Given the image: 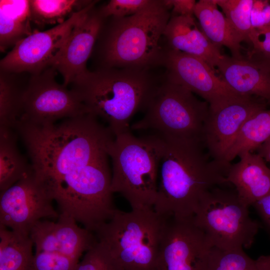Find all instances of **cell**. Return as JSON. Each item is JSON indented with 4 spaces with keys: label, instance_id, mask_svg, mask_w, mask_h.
Segmentation results:
<instances>
[{
    "label": "cell",
    "instance_id": "31",
    "mask_svg": "<svg viewBox=\"0 0 270 270\" xmlns=\"http://www.w3.org/2000/svg\"><path fill=\"white\" fill-rule=\"evenodd\" d=\"M74 270H118L108 256L96 244L88 250Z\"/></svg>",
    "mask_w": 270,
    "mask_h": 270
},
{
    "label": "cell",
    "instance_id": "15",
    "mask_svg": "<svg viewBox=\"0 0 270 270\" xmlns=\"http://www.w3.org/2000/svg\"><path fill=\"white\" fill-rule=\"evenodd\" d=\"M104 20L96 4L73 28L52 66L62 76L64 86L72 84L89 70L86 63L91 58Z\"/></svg>",
    "mask_w": 270,
    "mask_h": 270
},
{
    "label": "cell",
    "instance_id": "32",
    "mask_svg": "<svg viewBox=\"0 0 270 270\" xmlns=\"http://www.w3.org/2000/svg\"><path fill=\"white\" fill-rule=\"evenodd\" d=\"M249 44L252 48L248 54V58L252 60L270 59V27L252 30Z\"/></svg>",
    "mask_w": 270,
    "mask_h": 270
},
{
    "label": "cell",
    "instance_id": "7",
    "mask_svg": "<svg viewBox=\"0 0 270 270\" xmlns=\"http://www.w3.org/2000/svg\"><path fill=\"white\" fill-rule=\"evenodd\" d=\"M144 117L130 129L152 130L163 138L202 142V134L210 106L183 86L165 75L146 109Z\"/></svg>",
    "mask_w": 270,
    "mask_h": 270
},
{
    "label": "cell",
    "instance_id": "26",
    "mask_svg": "<svg viewBox=\"0 0 270 270\" xmlns=\"http://www.w3.org/2000/svg\"><path fill=\"white\" fill-rule=\"evenodd\" d=\"M0 70V128L16 130L20 114L21 97L26 86L18 74Z\"/></svg>",
    "mask_w": 270,
    "mask_h": 270
},
{
    "label": "cell",
    "instance_id": "10",
    "mask_svg": "<svg viewBox=\"0 0 270 270\" xmlns=\"http://www.w3.org/2000/svg\"><path fill=\"white\" fill-rule=\"evenodd\" d=\"M98 0H93L63 23L44 31L36 30L18 42L0 61V70L30 75L52 66L73 28Z\"/></svg>",
    "mask_w": 270,
    "mask_h": 270
},
{
    "label": "cell",
    "instance_id": "30",
    "mask_svg": "<svg viewBox=\"0 0 270 270\" xmlns=\"http://www.w3.org/2000/svg\"><path fill=\"white\" fill-rule=\"evenodd\" d=\"M152 0H110L99 7L104 18H124L132 16L147 6Z\"/></svg>",
    "mask_w": 270,
    "mask_h": 270
},
{
    "label": "cell",
    "instance_id": "27",
    "mask_svg": "<svg viewBox=\"0 0 270 270\" xmlns=\"http://www.w3.org/2000/svg\"><path fill=\"white\" fill-rule=\"evenodd\" d=\"M222 10L232 30L240 42L249 44L252 30L251 11L254 0H214Z\"/></svg>",
    "mask_w": 270,
    "mask_h": 270
},
{
    "label": "cell",
    "instance_id": "37",
    "mask_svg": "<svg viewBox=\"0 0 270 270\" xmlns=\"http://www.w3.org/2000/svg\"><path fill=\"white\" fill-rule=\"evenodd\" d=\"M256 262L259 270H270V255L260 256Z\"/></svg>",
    "mask_w": 270,
    "mask_h": 270
},
{
    "label": "cell",
    "instance_id": "2",
    "mask_svg": "<svg viewBox=\"0 0 270 270\" xmlns=\"http://www.w3.org/2000/svg\"><path fill=\"white\" fill-rule=\"evenodd\" d=\"M163 138L164 147L153 208L166 218L192 217L206 192L228 184L226 172L210 158L202 142Z\"/></svg>",
    "mask_w": 270,
    "mask_h": 270
},
{
    "label": "cell",
    "instance_id": "34",
    "mask_svg": "<svg viewBox=\"0 0 270 270\" xmlns=\"http://www.w3.org/2000/svg\"><path fill=\"white\" fill-rule=\"evenodd\" d=\"M164 4L172 9L170 16H194L196 2L194 0H162Z\"/></svg>",
    "mask_w": 270,
    "mask_h": 270
},
{
    "label": "cell",
    "instance_id": "9",
    "mask_svg": "<svg viewBox=\"0 0 270 270\" xmlns=\"http://www.w3.org/2000/svg\"><path fill=\"white\" fill-rule=\"evenodd\" d=\"M56 73L50 67L40 74L30 75L22 95L17 124L48 125L61 118L88 114L78 94L56 82Z\"/></svg>",
    "mask_w": 270,
    "mask_h": 270
},
{
    "label": "cell",
    "instance_id": "11",
    "mask_svg": "<svg viewBox=\"0 0 270 270\" xmlns=\"http://www.w3.org/2000/svg\"><path fill=\"white\" fill-rule=\"evenodd\" d=\"M53 201L31 168L13 186L0 192V225L30 236L32 226L42 218H58Z\"/></svg>",
    "mask_w": 270,
    "mask_h": 270
},
{
    "label": "cell",
    "instance_id": "24",
    "mask_svg": "<svg viewBox=\"0 0 270 270\" xmlns=\"http://www.w3.org/2000/svg\"><path fill=\"white\" fill-rule=\"evenodd\" d=\"M270 138V109L260 110L243 124L226 158L228 166L241 153L257 150Z\"/></svg>",
    "mask_w": 270,
    "mask_h": 270
},
{
    "label": "cell",
    "instance_id": "36",
    "mask_svg": "<svg viewBox=\"0 0 270 270\" xmlns=\"http://www.w3.org/2000/svg\"><path fill=\"white\" fill-rule=\"evenodd\" d=\"M258 154L266 161L270 162V138L262 144L258 149Z\"/></svg>",
    "mask_w": 270,
    "mask_h": 270
},
{
    "label": "cell",
    "instance_id": "3",
    "mask_svg": "<svg viewBox=\"0 0 270 270\" xmlns=\"http://www.w3.org/2000/svg\"><path fill=\"white\" fill-rule=\"evenodd\" d=\"M162 0H152L136 14L104 18L91 58L96 69L150 70L162 65L161 38L170 18Z\"/></svg>",
    "mask_w": 270,
    "mask_h": 270
},
{
    "label": "cell",
    "instance_id": "35",
    "mask_svg": "<svg viewBox=\"0 0 270 270\" xmlns=\"http://www.w3.org/2000/svg\"><path fill=\"white\" fill-rule=\"evenodd\" d=\"M252 206L264 225L270 230V194L257 202Z\"/></svg>",
    "mask_w": 270,
    "mask_h": 270
},
{
    "label": "cell",
    "instance_id": "1",
    "mask_svg": "<svg viewBox=\"0 0 270 270\" xmlns=\"http://www.w3.org/2000/svg\"><path fill=\"white\" fill-rule=\"evenodd\" d=\"M16 130L27 150L34 174L45 186L108 153L114 138L106 126L90 114L58 124L20 122Z\"/></svg>",
    "mask_w": 270,
    "mask_h": 270
},
{
    "label": "cell",
    "instance_id": "22",
    "mask_svg": "<svg viewBox=\"0 0 270 270\" xmlns=\"http://www.w3.org/2000/svg\"><path fill=\"white\" fill-rule=\"evenodd\" d=\"M18 133L13 128H0V190L8 189L32 168L17 146Z\"/></svg>",
    "mask_w": 270,
    "mask_h": 270
},
{
    "label": "cell",
    "instance_id": "12",
    "mask_svg": "<svg viewBox=\"0 0 270 270\" xmlns=\"http://www.w3.org/2000/svg\"><path fill=\"white\" fill-rule=\"evenodd\" d=\"M212 247L192 217L168 218L158 270H208Z\"/></svg>",
    "mask_w": 270,
    "mask_h": 270
},
{
    "label": "cell",
    "instance_id": "18",
    "mask_svg": "<svg viewBox=\"0 0 270 270\" xmlns=\"http://www.w3.org/2000/svg\"><path fill=\"white\" fill-rule=\"evenodd\" d=\"M163 38L166 48L199 58L214 70L224 56L199 29L194 16H170Z\"/></svg>",
    "mask_w": 270,
    "mask_h": 270
},
{
    "label": "cell",
    "instance_id": "23",
    "mask_svg": "<svg viewBox=\"0 0 270 270\" xmlns=\"http://www.w3.org/2000/svg\"><path fill=\"white\" fill-rule=\"evenodd\" d=\"M33 246L30 236L0 225V270H34Z\"/></svg>",
    "mask_w": 270,
    "mask_h": 270
},
{
    "label": "cell",
    "instance_id": "19",
    "mask_svg": "<svg viewBox=\"0 0 270 270\" xmlns=\"http://www.w3.org/2000/svg\"><path fill=\"white\" fill-rule=\"evenodd\" d=\"M240 160L230 166L226 174L241 200L249 207L270 194V168L258 154L245 152Z\"/></svg>",
    "mask_w": 270,
    "mask_h": 270
},
{
    "label": "cell",
    "instance_id": "8",
    "mask_svg": "<svg viewBox=\"0 0 270 270\" xmlns=\"http://www.w3.org/2000/svg\"><path fill=\"white\" fill-rule=\"evenodd\" d=\"M248 208L236 190L216 186L202 196L192 220L212 247L247 248L260 228L250 216Z\"/></svg>",
    "mask_w": 270,
    "mask_h": 270
},
{
    "label": "cell",
    "instance_id": "5",
    "mask_svg": "<svg viewBox=\"0 0 270 270\" xmlns=\"http://www.w3.org/2000/svg\"><path fill=\"white\" fill-rule=\"evenodd\" d=\"M167 220L154 208L116 209L94 234L118 270H158Z\"/></svg>",
    "mask_w": 270,
    "mask_h": 270
},
{
    "label": "cell",
    "instance_id": "29",
    "mask_svg": "<svg viewBox=\"0 0 270 270\" xmlns=\"http://www.w3.org/2000/svg\"><path fill=\"white\" fill-rule=\"evenodd\" d=\"M79 260L58 253L36 252L34 270H74Z\"/></svg>",
    "mask_w": 270,
    "mask_h": 270
},
{
    "label": "cell",
    "instance_id": "25",
    "mask_svg": "<svg viewBox=\"0 0 270 270\" xmlns=\"http://www.w3.org/2000/svg\"><path fill=\"white\" fill-rule=\"evenodd\" d=\"M92 0H30L32 23L38 26L60 24L90 4Z\"/></svg>",
    "mask_w": 270,
    "mask_h": 270
},
{
    "label": "cell",
    "instance_id": "4",
    "mask_svg": "<svg viewBox=\"0 0 270 270\" xmlns=\"http://www.w3.org/2000/svg\"><path fill=\"white\" fill-rule=\"evenodd\" d=\"M162 80L148 70L102 68L71 84L88 114L104 121L116 136L130 131V120L146 110Z\"/></svg>",
    "mask_w": 270,
    "mask_h": 270
},
{
    "label": "cell",
    "instance_id": "20",
    "mask_svg": "<svg viewBox=\"0 0 270 270\" xmlns=\"http://www.w3.org/2000/svg\"><path fill=\"white\" fill-rule=\"evenodd\" d=\"M194 15L199 22L201 30L212 44L219 48L222 46L226 47L232 57L242 56L241 42L224 14L219 10L214 0H200L196 2Z\"/></svg>",
    "mask_w": 270,
    "mask_h": 270
},
{
    "label": "cell",
    "instance_id": "6",
    "mask_svg": "<svg viewBox=\"0 0 270 270\" xmlns=\"http://www.w3.org/2000/svg\"><path fill=\"white\" fill-rule=\"evenodd\" d=\"M164 139L156 134L137 137L130 131L114 136L108 149L112 162L111 190L132 210L153 208Z\"/></svg>",
    "mask_w": 270,
    "mask_h": 270
},
{
    "label": "cell",
    "instance_id": "28",
    "mask_svg": "<svg viewBox=\"0 0 270 270\" xmlns=\"http://www.w3.org/2000/svg\"><path fill=\"white\" fill-rule=\"evenodd\" d=\"M208 270H259L256 260L246 254L243 248L210 249Z\"/></svg>",
    "mask_w": 270,
    "mask_h": 270
},
{
    "label": "cell",
    "instance_id": "16",
    "mask_svg": "<svg viewBox=\"0 0 270 270\" xmlns=\"http://www.w3.org/2000/svg\"><path fill=\"white\" fill-rule=\"evenodd\" d=\"M94 233L79 226L71 216L60 214L56 222H38L29 236L36 252L58 253L79 260L84 252L96 244Z\"/></svg>",
    "mask_w": 270,
    "mask_h": 270
},
{
    "label": "cell",
    "instance_id": "21",
    "mask_svg": "<svg viewBox=\"0 0 270 270\" xmlns=\"http://www.w3.org/2000/svg\"><path fill=\"white\" fill-rule=\"evenodd\" d=\"M28 0H0V50L4 52L33 32Z\"/></svg>",
    "mask_w": 270,
    "mask_h": 270
},
{
    "label": "cell",
    "instance_id": "13",
    "mask_svg": "<svg viewBox=\"0 0 270 270\" xmlns=\"http://www.w3.org/2000/svg\"><path fill=\"white\" fill-rule=\"evenodd\" d=\"M267 102L254 96H239L216 110H210L204 126L202 143L216 164L226 172V154L244 122Z\"/></svg>",
    "mask_w": 270,
    "mask_h": 270
},
{
    "label": "cell",
    "instance_id": "38",
    "mask_svg": "<svg viewBox=\"0 0 270 270\" xmlns=\"http://www.w3.org/2000/svg\"><path fill=\"white\" fill-rule=\"evenodd\" d=\"M252 60L270 72V59H260Z\"/></svg>",
    "mask_w": 270,
    "mask_h": 270
},
{
    "label": "cell",
    "instance_id": "17",
    "mask_svg": "<svg viewBox=\"0 0 270 270\" xmlns=\"http://www.w3.org/2000/svg\"><path fill=\"white\" fill-rule=\"evenodd\" d=\"M216 68L234 92L256 96L270 104V72L260 64L244 56L236 58L224 55Z\"/></svg>",
    "mask_w": 270,
    "mask_h": 270
},
{
    "label": "cell",
    "instance_id": "14",
    "mask_svg": "<svg viewBox=\"0 0 270 270\" xmlns=\"http://www.w3.org/2000/svg\"><path fill=\"white\" fill-rule=\"evenodd\" d=\"M162 66L165 76L196 94L216 110L239 96L231 90L206 62L196 56L165 47Z\"/></svg>",
    "mask_w": 270,
    "mask_h": 270
},
{
    "label": "cell",
    "instance_id": "33",
    "mask_svg": "<svg viewBox=\"0 0 270 270\" xmlns=\"http://www.w3.org/2000/svg\"><path fill=\"white\" fill-rule=\"evenodd\" d=\"M252 30L270 27V3L267 0H254L251 11Z\"/></svg>",
    "mask_w": 270,
    "mask_h": 270
}]
</instances>
